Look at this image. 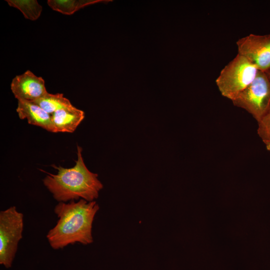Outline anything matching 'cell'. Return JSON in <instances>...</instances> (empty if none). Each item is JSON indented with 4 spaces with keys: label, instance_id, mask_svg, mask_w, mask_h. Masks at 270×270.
Instances as JSON below:
<instances>
[{
    "label": "cell",
    "instance_id": "cell-10",
    "mask_svg": "<svg viewBox=\"0 0 270 270\" xmlns=\"http://www.w3.org/2000/svg\"><path fill=\"white\" fill-rule=\"evenodd\" d=\"M110 0H48L47 4L54 10L71 15L88 6L99 2H108Z\"/></svg>",
    "mask_w": 270,
    "mask_h": 270
},
{
    "label": "cell",
    "instance_id": "cell-13",
    "mask_svg": "<svg viewBox=\"0 0 270 270\" xmlns=\"http://www.w3.org/2000/svg\"><path fill=\"white\" fill-rule=\"evenodd\" d=\"M257 132L263 142L270 138V107L258 122Z\"/></svg>",
    "mask_w": 270,
    "mask_h": 270
},
{
    "label": "cell",
    "instance_id": "cell-12",
    "mask_svg": "<svg viewBox=\"0 0 270 270\" xmlns=\"http://www.w3.org/2000/svg\"><path fill=\"white\" fill-rule=\"evenodd\" d=\"M10 6L19 10L24 18L30 20L39 18L42 8L36 0H6Z\"/></svg>",
    "mask_w": 270,
    "mask_h": 270
},
{
    "label": "cell",
    "instance_id": "cell-2",
    "mask_svg": "<svg viewBox=\"0 0 270 270\" xmlns=\"http://www.w3.org/2000/svg\"><path fill=\"white\" fill-rule=\"evenodd\" d=\"M82 148L77 146V160L70 168L54 166L56 174L48 173L43 180L46 187L58 202H66L80 198L94 201L98 196L103 185L98 174L86 166L82 156Z\"/></svg>",
    "mask_w": 270,
    "mask_h": 270
},
{
    "label": "cell",
    "instance_id": "cell-7",
    "mask_svg": "<svg viewBox=\"0 0 270 270\" xmlns=\"http://www.w3.org/2000/svg\"><path fill=\"white\" fill-rule=\"evenodd\" d=\"M10 89L18 100L30 102L34 101L48 93L44 80L29 70L12 79Z\"/></svg>",
    "mask_w": 270,
    "mask_h": 270
},
{
    "label": "cell",
    "instance_id": "cell-5",
    "mask_svg": "<svg viewBox=\"0 0 270 270\" xmlns=\"http://www.w3.org/2000/svg\"><path fill=\"white\" fill-rule=\"evenodd\" d=\"M232 102L259 122L270 107V82L265 72L258 70L253 82Z\"/></svg>",
    "mask_w": 270,
    "mask_h": 270
},
{
    "label": "cell",
    "instance_id": "cell-1",
    "mask_svg": "<svg viewBox=\"0 0 270 270\" xmlns=\"http://www.w3.org/2000/svg\"><path fill=\"white\" fill-rule=\"evenodd\" d=\"M98 210L94 200L59 202L54 208L58 220L46 234L50 246L58 250L76 242L84 245L92 243V226Z\"/></svg>",
    "mask_w": 270,
    "mask_h": 270
},
{
    "label": "cell",
    "instance_id": "cell-6",
    "mask_svg": "<svg viewBox=\"0 0 270 270\" xmlns=\"http://www.w3.org/2000/svg\"><path fill=\"white\" fill-rule=\"evenodd\" d=\"M238 54L244 56L258 70L270 69V34H250L237 40Z\"/></svg>",
    "mask_w": 270,
    "mask_h": 270
},
{
    "label": "cell",
    "instance_id": "cell-3",
    "mask_svg": "<svg viewBox=\"0 0 270 270\" xmlns=\"http://www.w3.org/2000/svg\"><path fill=\"white\" fill-rule=\"evenodd\" d=\"M258 71L248 60L238 54L222 69L216 83L221 94L232 101L253 82Z\"/></svg>",
    "mask_w": 270,
    "mask_h": 270
},
{
    "label": "cell",
    "instance_id": "cell-8",
    "mask_svg": "<svg viewBox=\"0 0 270 270\" xmlns=\"http://www.w3.org/2000/svg\"><path fill=\"white\" fill-rule=\"evenodd\" d=\"M16 111L22 120L26 119L29 124L42 128L52 132H56L51 114L32 102L18 100Z\"/></svg>",
    "mask_w": 270,
    "mask_h": 270
},
{
    "label": "cell",
    "instance_id": "cell-14",
    "mask_svg": "<svg viewBox=\"0 0 270 270\" xmlns=\"http://www.w3.org/2000/svg\"><path fill=\"white\" fill-rule=\"evenodd\" d=\"M263 142L265 144L266 150L270 152V138Z\"/></svg>",
    "mask_w": 270,
    "mask_h": 270
},
{
    "label": "cell",
    "instance_id": "cell-15",
    "mask_svg": "<svg viewBox=\"0 0 270 270\" xmlns=\"http://www.w3.org/2000/svg\"><path fill=\"white\" fill-rule=\"evenodd\" d=\"M265 73L266 74L270 82V69H269L266 72H265Z\"/></svg>",
    "mask_w": 270,
    "mask_h": 270
},
{
    "label": "cell",
    "instance_id": "cell-11",
    "mask_svg": "<svg viewBox=\"0 0 270 270\" xmlns=\"http://www.w3.org/2000/svg\"><path fill=\"white\" fill-rule=\"evenodd\" d=\"M32 102L50 114L61 109H73L76 108L68 98L64 96L62 94L59 93L52 94L48 92Z\"/></svg>",
    "mask_w": 270,
    "mask_h": 270
},
{
    "label": "cell",
    "instance_id": "cell-9",
    "mask_svg": "<svg viewBox=\"0 0 270 270\" xmlns=\"http://www.w3.org/2000/svg\"><path fill=\"white\" fill-rule=\"evenodd\" d=\"M56 132H73L84 118L83 110L76 108L61 109L51 114Z\"/></svg>",
    "mask_w": 270,
    "mask_h": 270
},
{
    "label": "cell",
    "instance_id": "cell-4",
    "mask_svg": "<svg viewBox=\"0 0 270 270\" xmlns=\"http://www.w3.org/2000/svg\"><path fill=\"white\" fill-rule=\"evenodd\" d=\"M24 215L15 206L0 212V264L10 268L22 238Z\"/></svg>",
    "mask_w": 270,
    "mask_h": 270
}]
</instances>
